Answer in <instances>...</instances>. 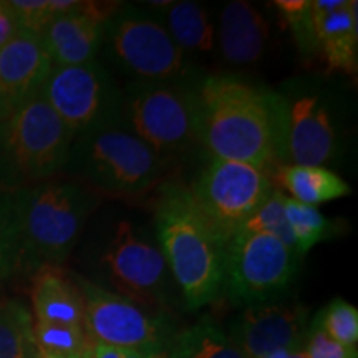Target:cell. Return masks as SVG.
Instances as JSON below:
<instances>
[{"mask_svg":"<svg viewBox=\"0 0 358 358\" xmlns=\"http://www.w3.org/2000/svg\"><path fill=\"white\" fill-rule=\"evenodd\" d=\"M198 140L211 158L239 161L266 171L284 166L285 110L280 93L232 75L196 83Z\"/></svg>","mask_w":358,"mask_h":358,"instance_id":"cell-1","label":"cell"},{"mask_svg":"<svg viewBox=\"0 0 358 358\" xmlns=\"http://www.w3.org/2000/svg\"><path fill=\"white\" fill-rule=\"evenodd\" d=\"M155 229L179 294L189 310L222 295L224 243L192 203L187 186L163 182L155 204Z\"/></svg>","mask_w":358,"mask_h":358,"instance_id":"cell-2","label":"cell"},{"mask_svg":"<svg viewBox=\"0 0 358 358\" xmlns=\"http://www.w3.org/2000/svg\"><path fill=\"white\" fill-rule=\"evenodd\" d=\"M20 245V271L60 266L77 245L88 217L100 204L78 182L45 181L12 191Z\"/></svg>","mask_w":358,"mask_h":358,"instance_id":"cell-3","label":"cell"},{"mask_svg":"<svg viewBox=\"0 0 358 358\" xmlns=\"http://www.w3.org/2000/svg\"><path fill=\"white\" fill-rule=\"evenodd\" d=\"M75 134L42 93L0 120V185L7 191L37 186L65 168Z\"/></svg>","mask_w":358,"mask_h":358,"instance_id":"cell-4","label":"cell"},{"mask_svg":"<svg viewBox=\"0 0 358 358\" xmlns=\"http://www.w3.org/2000/svg\"><path fill=\"white\" fill-rule=\"evenodd\" d=\"M65 168L96 191L128 198L158 185L166 159L118 123L75 138Z\"/></svg>","mask_w":358,"mask_h":358,"instance_id":"cell-5","label":"cell"},{"mask_svg":"<svg viewBox=\"0 0 358 358\" xmlns=\"http://www.w3.org/2000/svg\"><path fill=\"white\" fill-rule=\"evenodd\" d=\"M122 124L166 159L199 145L196 83L133 82L123 90Z\"/></svg>","mask_w":358,"mask_h":358,"instance_id":"cell-6","label":"cell"},{"mask_svg":"<svg viewBox=\"0 0 358 358\" xmlns=\"http://www.w3.org/2000/svg\"><path fill=\"white\" fill-rule=\"evenodd\" d=\"M106 55L133 82H182L189 77L186 53L145 7L120 6L105 25Z\"/></svg>","mask_w":358,"mask_h":358,"instance_id":"cell-7","label":"cell"},{"mask_svg":"<svg viewBox=\"0 0 358 358\" xmlns=\"http://www.w3.org/2000/svg\"><path fill=\"white\" fill-rule=\"evenodd\" d=\"M101 287L141 303L148 308L166 306L178 290L158 241L120 221L96 256Z\"/></svg>","mask_w":358,"mask_h":358,"instance_id":"cell-8","label":"cell"},{"mask_svg":"<svg viewBox=\"0 0 358 358\" xmlns=\"http://www.w3.org/2000/svg\"><path fill=\"white\" fill-rule=\"evenodd\" d=\"M301 259L274 236L239 231L224 244L222 294L236 306L272 303L292 285Z\"/></svg>","mask_w":358,"mask_h":358,"instance_id":"cell-9","label":"cell"},{"mask_svg":"<svg viewBox=\"0 0 358 358\" xmlns=\"http://www.w3.org/2000/svg\"><path fill=\"white\" fill-rule=\"evenodd\" d=\"M187 189L201 216L226 244L266 203L274 186L261 168L211 158Z\"/></svg>","mask_w":358,"mask_h":358,"instance_id":"cell-10","label":"cell"},{"mask_svg":"<svg viewBox=\"0 0 358 358\" xmlns=\"http://www.w3.org/2000/svg\"><path fill=\"white\" fill-rule=\"evenodd\" d=\"M40 93L75 138L122 123L123 90L96 60L53 66Z\"/></svg>","mask_w":358,"mask_h":358,"instance_id":"cell-11","label":"cell"},{"mask_svg":"<svg viewBox=\"0 0 358 358\" xmlns=\"http://www.w3.org/2000/svg\"><path fill=\"white\" fill-rule=\"evenodd\" d=\"M85 306V329L92 342L101 345L148 350L174 330L168 319L141 303L75 275Z\"/></svg>","mask_w":358,"mask_h":358,"instance_id":"cell-12","label":"cell"},{"mask_svg":"<svg viewBox=\"0 0 358 358\" xmlns=\"http://www.w3.org/2000/svg\"><path fill=\"white\" fill-rule=\"evenodd\" d=\"M285 110V158L287 164L324 166L342 153V134L334 103L325 92L302 80L279 92Z\"/></svg>","mask_w":358,"mask_h":358,"instance_id":"cell-13","label":"cell"},{"mask_svg":"<svg viewBox=\"0 0 358 358\" xmlns=\"http://www.w3.org/2000/svg\"><path fill=\"white\" fill-rule=\"evenodd\" d=\"M307 330L308 310L301 303H264L245 307L226 334L245 358H262L302 348Z\"/></svg>","mask_w":358,"mask_h":358,"instance_id":"cell-14","label":"cell"},{"mask_svg":"<svg viewBox=\"0 0 358 358\" xmlns=\"http://www.w3.org/2000/svg\"><path fill=\"white\" fill-rule=\"evenodd\" d=\"M120 3L78 2L45 25L38 37L53 66L82 65L96 60L105 40V25Z\"/></svg>","mask_w":358,"mask_h":358,"instance_id":"cell-15","label":"cell"},{"mask_svg":"<svg viewBox=\"0 0 358 358\" xmlns=\"http://www.w3.org/2000/svg\"><path fill=\"white\" fill-rule=\"evenodd\" d=\"M53 69L38 35L20 30L0 48V120L42 92Z\"/></svg>","mask_w":358,"mask_h":358,"instance_id":"cell-16","label":"cell"},{"mask_svg":"<svg viewBox=\"0 0 358 358\" xmlns=\"http://www.w3.org/2000/svg\"><path fill=\"white\" fill-rule=\"evenodd\" d=\"M317 48L330 70L357 71L358 3L355 0H310Z\"/></svg>","mask_w":358,"mask_h":358,"instance_id":"cell-17","label":"cell"},{"mask_svg":"<svg viewBox=\"0 0 358 358\" xmlns=\"http://www.w3.org/2000/svg\"><path fill=\"white\" fill-rule=\"evenodd\" d=\"M35 325L85 327V306L73 274L60 266H43L32 279Z\"/></svg>","mask_w":358,"mask_h":358,"instance_id":"cell-18","label":"cell"},{"mask_svg":"<svg viewBox=\"0 0 358 358\" xmlns=\"http://www.w3.org/2000/svg\"><path fill=\"white\" fill-rule=\"evenodd\" d=\"M268 24L256 7L234 0L219 19V48L229 65L245 66L259 62L268 42Z\"/></svg>","mask_w":358,"mask_h":358,"instance_id":"cell-19","label":"cell"},{"mask_svg":"<svg viewBox=\"0 0 358 358\" xmlns=\"http://www.w3.org/2000/svg\"><path fill=\"white\" fill-rule=\"evenodd\" d=\"M159 6H151V8L155 10L159 8V20L166 27L174 43L181 48L182 53H206L213 50L216 42V30L211 17L203 6L191 0L159 2Z\"/></svg>","mask_w":358,"mask_h":358,"instance_id":"cell-20","label":"cell"},{"mask_svg":"<svg viewBox=\"0 0 358 358\" xmlns=\"http://www.w3.org/2000/svg\"><path fill=\"white\" fill-rule=\"evenodd\" d=\"M275 178L282 187L290 192L292 199L313 208L352 194L345 179L324 166L284 164L277 168Z\"/></svg>","mask_w":358,"mask_h":358,"instance_id":"cell-21","label":"cell"},{"mask_svg":"<svg viewBox=\"0 0 358 358\" xmlns=\"http://www.w3.org/2000/svg\"><path fill=\"white\" fill-rule=\"evenodd\" d=\"M285 217L292 231V237L299 256L303 257L319 243L337 234V224L325 217L313 206L299 203L292 198H285Z\"/></svg>","mask_w":358,"mask_h":358,"instance_id":"cell-22","label":"cell"},{"mask_svg":"<svg viewBox=\"0 0 358 358\" xmlns=\"http://www.w3.org/2000/svg\"><path fill=\"white\" fill-rule=\"evenodd\" d=\"M179 343L185 358H245L226 330L209 317L199 319L189 329L179 330Z\"/></svg>","mask_w":358,"mask_h":358,"instance_id":"cell-23","label":"cell"},{"mask_svg":"<svg viewBox=\"0 0 358 358\" xmlns=\"http://www.w3.org/2000/svg\"><path fill=\"white\" fill-rule=\"evenodd\" d=\"M32 313L19 302H0V358H29L34 347Z\"/></svg>","mask_w":358,"mask_h":358,"instance_id":"cell-24","label":"cell"},{"mask_svg":"<svg viewBox=\"0 0 358 358\" xmlns=\"http://www.w3.org/2000/svg\"><path fill=\"white\" fill-rule=\"evenodd\" d=\"M20 272V245L12 191L0 187V280Z\"/></svg>","mask_w":358,"mask_h":358,"instance_id":"cell-25","label":"cell"},{"mask_svg":"<svg viewBox=\"0 0 358 358\" xmlns=\"http://www.w3.org/2000/svg\"><path fill=\"white\" fill-rule=\"evenodd\" d=\"M241 231L264 232V234L274 236L297 252L292 231H290L287 217H285V196L279 189L272 191L266 203L254 213V216L244 224Z\"/></svg>","mask_w":358,"mask_h":358,"instance_id":"cell-26","label":"cell"},{"mask_svg":"<svg viewBox=\"0 0 358 358\" xmlns=\"http://www.w3.org/2000/svg\"><path fill=\"white\" fill-rule=\"evenodd\" d=\"M327 334L338 343L347 347H355L358 343V310L350 302L342 297L334 299L313 319Z\"/></svg>","mask_w":358,"mask_h":358,"instance_id":"cell-27","label":"cell"},{"mask_svg":"<svg viewBox=\"0 0 358 358\" xmlns=\"http://www.w3.org/2000/svg\"><path fill=\"white\" fill-rule=\"evenodd\" d=\"M282 19L292 32L295 42L303 53H317L315 30H313L310 0H277L274 2Z\"/></svg>","mask_w":358,"mask_h":358,"instance_id":"cell-28","label":"cell"},{"mask_svg":"<svg viewBox=\"0 0 358 358\" xmlns=\"http://www.w3.org/2000/svg\"><path fill=\"white\" fill-rule=\"evenodd\" d=\"M302 350L307 358H358V350L355 347L338 343L313 320L308 325Z\"/></svg>","mask_w":358,"mask_h":358,"instance_id":"cell-29","label":"cell"},{"mask_svg":"<svg viewBox=\"0 0 358 358\" xmlns=\"http://www.w3.org/2000/svg\"><path fill=\"white\" fill-rule=\"evenodd\" d=\"M20 30L40 35L45 25L53 19L50 0H10L7 2Z\"/></svg>","mask_w":358,"mask_h":358,"instance_id":"cell-30","label":"cell"},{"mask_svg":"<svg viewBox=\"0 0 358 358\" xmlns=\"http://www.w3.org/2000/svg\"><path fill=\"white\" fill-rule=\"evenodd\" d=\"M87 358H146V350H133V348H118L101 345V343L92 342L90 340L87 352Z\"/></svg>","mask_w":358,"mask_h":358,"instance_id":"cell-31","label":"cell"},{"mask_svg":"<svg viewBox=\"0 0 358 358\" xmlns=\"http://www.w3.org/2000/svg\"><path fill=\"white\" fill-rule=\"evenodd\" d=\"M146 358H185L179 343V332H173L155 347L148 348Z\"/></svg>","mask_w":358,"mask_h":358,"instance_id":"cell-32","label":"cell"},{"mask_svg":"<svg viewBox=\"0 0 358 358\" xmlns=\"http://www.w3.org/2000/svg\"><path fill=\"white\" fill-rule=\"evenodd\" d=\"M20 32L15 17L7 6V2H0V48L7 45L10 40Z\"/></svg>","mask_w":358,"mask_h":358,"instance_id":"cell-33","label":"cell"},{"mask_svg":"<svg viewBox=\"0 0 358 358\" xmlns=\"http://www.w3.org/2000/svg\"><path fill=\"white\" fill-rule=\"evenodd\" d=\"M294 350H297V348H292V350H279V352H274V353H268V355L262 357V358H289V355Z\"/></svg>","mask_w":358,"mask_h":358,"instance_id":"cell-34","label":"cell"},{"mask_svg":"<svg viewBox=\"0 0 358 358\" xmlns=\"http://www.w3.org/2000/svg\"><path fill=\"white\" fill-rule=\"evenodd\" d=\"M289 358H307V355L303 353L302 348H297V350H294L292 353H290Z\"/></svg>","mask_w":358,"mask_h":358,"instance_id":"cell-35","label":"cell"},{"mask_svg":"<svg viewBox=\"0 0 358 358\" xmlns=\"http://www.w3.org/2000/svg\"><path fill=\"white\" fill-rule=\"evenodd\" d=\"M29 358H45L42 353H40V350L37 347H35V343H34V347H32V350H30V357Z\"/></svg>","mask_w":358,"mask_h":358,"instance_id":"cell-36","label":"cell"},{"mask_svg":"<svg viewBox=\"0 0 358 358\" xmlns=\"http://www.w3.org/2000/svg\"><path fill=\"white\" fill-rule=\"evenodd\" d=\"M40 353H42V352H40ZM45 358H48V357H45ZM65 358H87V357H85V353H83V355H73V357H65Z\"/></svg>","mask_w":358,"mask_h":358,"instance_id":"cell-37","label":"cell"}]
</instances>
